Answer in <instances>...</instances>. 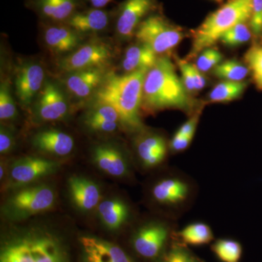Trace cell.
Returning <instances> with one entry per match:
<instances>
[{"mask_svg": "<svg viewBox=\"0 0 262 262\" xmlns=\"http://www.w3.org/2000/svg\"><path fill=\"white\" fill-rule=\"evenodd\" d=\"M179 78L168 56L158 58L144 79L141 112L146 115L165 110H179L192 114L194 103Z\"/></svg>", "mask_w": 262, "mask_h": 262, "instance_id": "obj_1", "label": "cell"}, {"mask_svg": "<svg viewBox=\"0 0 262 262\" xmlns=\"http://www.w3.org/2000/svg\"><path fill=\"white\" fill-rule=\"evenodd\" d=\"M148 71L129 74L110 70L91 101L106 103L118 113L122 127L134 134L145 128L141 118L143 86Z\"/></svg>", "mask_w": 262, "mask_h": 262, "instance_id": "obj_2", "label": "cell"}, {"mask_svg": "<svg viewBox=\"0 0 262 262\" xmlns=\"http://www.w3.org/2000/svg\"><path fill=\"white\" fill-rule=\"evenodd\" d=\"M0 262H69L61 239L49 231L32 228L5 239Z\"/></svg>", "mask_w": 262, "mask_h": 262, "instance_id": "obj_3", "label": "cell"}, {"mask_svg": "<svg viewBox=\"0 0 262 262\" xmlns=\"http://www.w3.org/2000/svg\"><path fill=\"white\" fill-rule=\"evenodd\" d=\"M149 199L170 220H178L191 209L198 194L194 179L179 169H170L155 179L149 189Z\"/></svg>", "mask_w": 262, "mask_h": 262, "instance_id": "obj_4", "label": "cell"}, {"mask_svg": "<svg viewBox=\"0 0 262 262\" xmlns=\"http://www.w3.org/2000/svg\"><path fill=\"white\" fill-rule=\"evenodd\" d=\"M251 13L252 0H229L192 31V49L188 58H194L211 47L220 40L224 33L234 26L250 21Z\"/></svg>", "mask_w": 262, "mask_h": 262, "instance_id": "obj_5", "label": "cell"}, {"mask_svg": "<svg viewBox=\"0 0 262 262\" xmlns=\"http://www.w3.org/2000/svg\"><path fill=\"white\" fill-rule=\"evenodd\" d=\"M115 46L106 39L93 37L76 51L57 61L60 75L91 69H110L116 57Z\"/></svg>", "mask_w": 262, "mask_h": 262, "instance_id": "obj_6", "label": "cell"}, {"mask_svg": "<svg viewBox=\"0 0 262 262\" xmlns=\"http://www.w3.org/2000/svg\"><path fill=\"white\" fill-rule=\"evenodd\" d=\"M177 222L166 217L144 221L134 230L131 237L135 252L146 259L161 257L170 237L177 232Z\"/></svg>", "mask_w": 262, "mask_h": 262, "instance_id": "obj_7", "label": "cell"}, {"mask_svg": "<svg viewBox=\"0 0 262 262\" xmlns=\"http://www.w3.org/2000/svg\"><path fill=\"white\" fill-rule=\"evenodd\" d=\"M134 37L159 56H168L184 37V33L160 15H148L138 27Z\"/></svg>", "mask_w": 262, "mask_h": 262, "instance_id": "obj_8", "label": "cell"}, {"mask_svg": "<svg viewBox=\"0 0 262 262\" xmlns=\"http://www.w3.org/2000/svg\"><path fill=\"white\" fill-rule=\"evenodd\" d=\"M56 201V193L47 184L21 188L5 203V214L13 220H21L51 209Z\"/></svg>", "mask_w": 262, "mask_h": 262, "instance_id": "obj_9", "label": "cell"}, {"mask_svg": "<svg viewBox=\"0 0 262 262\" xmlns=\"http://www.w3.org/2000/svg\"><path fill=\"white\" fill-rule=\"evenodd\" d=\"M47 79L40 62L32 59L18 62L13 70V81L15 97L22 108H32Z\"/></svg>", "mask_w": 262, "mask_h": 262, "instance_id": "obj_10", "label": "cell"}, {"mask_svg": "<svg viewBox=\"0 0 262 262\" xmlns=\"http://www.w3.org/2000/svg\"><path fill=\"white\" fill-rule=\"evenodd\" d=\"M32 107L39 121H60L68 115L70 98L61 82L47 79Z\"/></svg>", "mask_w": 262, "mask_h": 262, "instance_id": "obj_11", "label": "cell"}, {"mask_svg": "<svg viewBox=\"0 0 262 262\" xmlns=\"http://www.w3.org/2000/svg\"><path fill=\"white\" fill-rule=\"evenodd\" d=\"M110 69H91L61 75L60 82L71 99L89 103L101 87Z\"/></svg>", "mask_w": 262, "mask_h": 262, "instance_id": "obj_12", "label": "cell"}, {"mask_svg": "<svg viewBox=\"0 0 262 262\" xmlns=\"http://www.w3.org/2000/svg\"><path fill=\"white\" fill-rule=\"evenodd\" d=\"M136 134L134 149L141 168L149 170L162 166L170 152L166 138L159 133L149 132L146 129Z\"/></svg>", "mask_w": 262, "mask_h": 262, "instance_id": "obj_13", "label": "cell"}, {"mask_svg": "<svg viewBox=\"0 0 262 262\" xmlns=\"http://www.w3.org/2000/svg\"><path fill=\"white\" fill-rule=\"evenodd\" d=\"M41 39L46 49L58 59L68 56L84 42V36L64 23L45 22L42 27Z\"/></svg>", "mask_w": 262, "mask_h": 262, "instance_id": "obj_14", "label": "cell"}, {"mask_svg": "<svg viewBox=\"0 0 262 262\" xmlns=\"http://www.w3.org/2000/svg\"><path fill=\"white\" fill-rule=\"evenodd\" d=\"M156 0H125L119 6L115 20V34L120 40L135 35L139 24L155 9Z\"/></svg>", "mask_w": 262, "mask_h": 262, "instance_id": "obj_15", "label": "cell"}, {"mask_svg": "<svg viewBox=\"0 0 262 262\" xmlns=\"http://www.w3.org/2000/svg\"><path fill=\"white\" fill-rule=\"evenodd\" d=\"M58 162L40 157L27 156L15 160L10 167V180L14 187H21L56 172Z\"/></svg>", "mask_w": 262, "mask_h": 262, "instance_id": "obj_16", "label": "cell"}, {"mask_svg": "<svg viewBox=\"0 0 262 262\" xmlns=\"http://www.w3.org/2000/svg\"><path fill=\"white\" fill-rule=\"evenodd\" d=\"M92 158L96 166L108 175L117 178H125L130 175L128 158L117 146L97 144L93 149Z\"/></svg>", "mask_w": 262, "mask_h": 262, "instance_id": "obj_17", "label": "cell"}, {"mask_svg": "<svg viewBox=\"0 0 262 262\" xmlns=\"http://www.w3.org/2000/svg\"><path fill=\"white\" fill-rule=\"evenodd\" d=\"M80 244L84 262H135L122 248L104 239L83 236Z\"/></svg>", "mask_w": 262, "mask_h": 262, "instance_id": "obj_18", "label": "cell"}, {"mask_svg": "<svg viewBox=\"0 0 262 262\" xmlns=\"http://www.w3.org/2000/svg\"><path fill=\"white\" fill-rule=\"evenodd\" d=\"M83 122L89 130L101 134H113L122 127L120 115L115 108L97 101L89 103Z\"/></svg>", "mask_w": 262, "mask_h": 262, "instance_id": "obj_19", "label": "cell"}, {"mask_svg": "<svg viewBox=\"0 0 262 262\" xmlns=\"http://www.w3.org/2000/svg\"><path fill=\"white\" fill-rule=\"evenodd\" d=\"M113 15L111 12L98 8L78 11L64 24L81 35H96L104 32L110 27Z\"/></svg>", "mask_w": 262, "mask_h": 262, "instance_id": "obj_20", "label": "cell"}, {"mask_svg": "<svg viewBox=\"0 0 262 262\" xmlns=\"http://www.w3.org/2000/svg\"><path fill=\"white\" fill-rule=\"evenodd\" d=\"M32 145L45 154L66 157L75 149V140L67 133L56 129L39 131L33 136Z\"/></svg>", "mask_w": 262, "mask_h": 262, "instance_id": "obj_21", "label": "cell"}, {"mask_svg": "<svg viewBox=\"0 0 262 262\" xmlns=\"http://www.w3.org/2000/svg\"><path fill=\"white\" fill-rule=\"evenodd\" d=\"M32 9L46 23H66L79 11L81 0H32Z\"/></svg>", "mask_w": 262, "mask_h": 262, "instance_id": "obj_22", "label": "cell"}, {"mask_svg": "<svg viewBox=\"0 0 262 262\" xmlns=\"http://www.w3.org/2000/svg\"><path fill=\"white\" fill-rule=\"evenodd\" d=\"M69 190L75 206L80 211H92L101 203V192L97 184L83 177H72L68 180Z\"/></svg>", "mask_w": 262, "mask_h": 262, "instance_id": "obj_23", "label": "cell"}, {"mask_svg": "<svg viewBox=\"0 0 262 262\" xmlns=\"http://www.w3.org/2000/svg\"><path fill=\"white\" fill-rule=\"evenodd\" d=\"M159 56L149 46L139 42L131 45L124 52L120 69L123 74L137 71H149L158 61Z\"/></svg>", "mask_w": 262, "mask_h": 262, "instance_id": "obj_24", "label": "cell"}, {"mask_svg": "<svg viewBox=\"0 0 262 262\" xmlns=\"http://www.w3.org/2000/svg\"><path fill=\"white\" fill-rule=\"evenodd\" d=\"M98 214L103 225L110 230H118L132 218V210L126 202L119 198L101 202Z\"/></svg>", "mask_w": 262, "mask_h": 262, "instance_id": "obj_25", "label": "cell"}, {"mask_svg": "<svg viewBox=\"0 0 262 262\" xmlns=\"http://www.w3.org/2000/svg\"><path fill=\"white\" fill-rule=\"evenodd\" d=\"M176 236L183 244L200 246L210 244L214 239L211 227L204 222H194L176 232Z\"/></svg>", "mask_w": 262, "mask_h": 262, "instance_id": "obj_26", "label": "cell"}, {"mask_svg": "<svg viewBox=\"0 0 262 262\" xmlns=\"http://www.w3.org/2000/svg\"><path fill=\"white\" fill-rule=\"evenodd\" d=\"M247 86L248 82L245 81H225L220 82L212 89L208 96V99L212 103H225L234 101L242 96Z\"/></svg>", "mask_w": 262, "mask_h": 262, "instance_id": "obj_27", "label": "cell"}, {"mask_svg": "<svg viewBox=\"0 0 262 262\" xmlns=\"http://www.w3.org/2000/svg\"><path fill=\"white\" fill-rule=\"evenodd\" d=\"M18 117V108L8 80H2L0 85V120L1 122L13 121Z\"/></svg>", "mask_w": 262, "mask_h": 262, "instance_id": "obj_28", "label": "cell"}, {"mask_svg": "<svg viewBox=\"0 0 262 262\" xmlns=\"http://www.w3.org/2000/svg\"><path fill=\"white\" fill-rule=\"evenodd\" d=\"M211 249L222 262H239L242 257V246L234 239H217L212 246Z\"/></svg>", "mask_w": 262, "mask_h": 262, "instance_id": "obj_29", "label": "cell"}, {"mask_svg": "<svg viewBox=\"0 0 262 262\" xmlns=\"http://www.w3.org/2000/svg\"><path fill=\"white\" fill-rule=\"evenodd\" d=\"M249 69L234 60H229L220 63L213 69V74L218 78L225 81L241 82L247 77Z\"/></svg>", "mask_w": 262, "mask_h": 262, "instance_id": "obj_30", "label": "cell"}, {"mask_svg": "<svg viewBox=\"0 0 262 262\" xmlns=\"http://www.w3.org/2000/svg\"><path fill=\"white\" fill-rule=\"evenodd\" d=\"M251 38V31L246 23H239L222 34L220 40L229 47L241 46Z\"/></svg>", "mask_w": 262, "mask_h": 262, "instance_id": "obj_31", "label": "cell"}, {"mask_svg": "<svg viewBox=\"0 0 262 262\" xmlns=\"http://www.w3.org/2000/svg\"><path fill=\"white\" fill-rule=\"evenodd\" d=\"M245 61L258 89L262 91V46H253L245 55Z\"/></svg>", "mask_w": 262, "mask_h": 262, "instance_id": "obj_32", "label": "cell"}, {"mask_svg": "<svg viewBox=\"0 0 262 262\" xmlns=\"http://www.w3.org/2000/svg\"><path fill=\"white\" fill-rule=\"evenodd\" d=\"M158 262H202L183 244H174Z\"/></svg>", "mask_w": 262, "mask_h": 262, "instance_id": "obj_33", "label": "cell"}, {"mask_svg": "<svg viewBox=\"0 0 262 262\" xmlns=\"http://www.w3.org/2000/svg\"><path fill=\"white\" fill-rule=\"evenodd\" d=\"M222 60V55L220 51L214 48H207L200 53L195 66L201 72H206L213 70Z\"/></svg>", "mask_w": 262, "mask_h": 262, "instance_id": "obj_34", "label": "cell"}, {"mask_svg": "<svg viewBox=\"0 0 262 262\" xmlns=\"http://www.w3.org/2000/svg\"><path fill=\"white\" fill-rule=\"evenodd\" d=\"M179 70L182 74V80L188 92L196 91L195 83H194V75H193V67L194 65L191 64L187 60L177 58Z\"/></svg>", "mask_w": 262, "mask_h": 262, "instance_id": "obj_35", "label": "cell"}, {"mask_svg": "<svg viewBox=\"0 0 262 262\" xmlns=\"http://www.w3.org/2000/svg\"><path fill=\"white\" fill-rule=\"evenodd\" d=\"M250 27L255 35L262 33V0H252V13H251Z\"/></svg>", "mask_w": 262, "mask_h": 262, "instance_id": "obj_36", "label": "cell"}, {"mask_svg": "<svg viewBox=\"0 0 262 262\" xmlns=\"http://www.w3.org/2000/svg\"><path fill=\"white\" fill-rule=\"evenodd\" d=\"M15 146L14 133L9 127L1 125L0 129V153L6 155L10 152Z\"/></svg>", "mask_w": 262, "mask_h": 262, "instance_id": "obj_37", "label": "cell"}, {"mask_svg": "<svg viewBox=\"0 0 262 262\" xmlns=\"http://www.w3.org/2000/svg\"><path fill=\"white\" fill-rule=\"evenodd\" d=\"M192 139L193 137L191 136L179 135L176 133L171 140L169 141L170 152L172 154H178L185 151L190 146Z\"/></svg>", "mask_w": 262, "mask_h": 262, "instance_id": "obj_38", "label": "cell"}, {"mask_svg": "<svg viewBox=\"0 0 262 262\" xmlns=\"http://www.w3.org/2000/svg\"><path fill=\"white\" fill-rule=\"evenodd\" d=\"M201 115V110H198L194 112L192 116L189 117V120L179 127V130L177 131V134L179 135L194 137Z\"/></svg>", "mask_w": 262, "mask_h": 262, "instance_id": "obj_39", "label": "cell"}, {"mask_svg": "<svg viewBox=\"0 0 262 262\" xmlns=\"http://www.w3.org/2000/svg\"><path fill=\"white\" fill-rule=\"evenodd\" d=\"M193 75H194L196 91L204 89L206 84V78H205L201 71L196 68L195 65H194V67H193Z\"/></svg>", "mask_w": 262, "mask_h": 262, "instance_id": "obj_40", "label": "cell"}, {"mask_svg": "<svg viewBox=\"0 0 262 262\" xmlns=\"http://www.w3.org/2000/svg\"><path fill=\"white\" fill-rule=\"evenodd\" d=\"M113 0H89L91 5L94 8H98V9H103L104 7L110 4Z\"/></svg>", "mask_w": 262, "mask_h": 262, "instance_id": "obj_41", "label": "cell"}, {"mask_svg": "<svg viewBox=\"0 0 262 262\" xmlns=\"http://www.w3.org/2000/svg\"><path fill=\"white\" fill-rule=\"evenodd\" d=\"M5 176V164L1 163V167H0V179L3 180Z\"/></svg>", "mask_w": 262, "mask_h": 262, "instance_id": "obj_42", "label": "cell"}, {"mask_svg": "<svg viewBox=\"0 0 262 262\" xmlns=\"http://www.w3.org/2000/svg\"><path fill=\"white\" fill-rule=\"evenodd\" d=\"M215 1L219 2V3H220V2H222V0H215Z\"/></svg>", "mask_w": 262, "mask_h": 262, "instance_id": "obj_43", "label": "cell"}]
</instances>
